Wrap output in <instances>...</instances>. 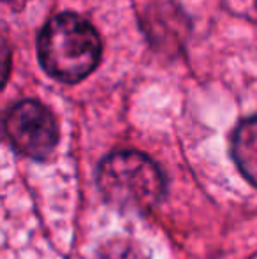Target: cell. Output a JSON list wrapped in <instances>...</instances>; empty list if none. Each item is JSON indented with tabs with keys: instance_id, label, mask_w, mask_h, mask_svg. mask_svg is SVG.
I'll return each mask as SVG.
<instances>
[{
	"instance_id": "obj_5",
	"label": "cell",
	"mask_w": 257,
	"mask_h": 259,
	"mask_svg": "<svg viewBox=\"0 0 257 259\" xmlns=\"http://www.w3.org/2000/svg\"><path fill=\"white\" fill-rule=\"evenodd\" d=\"M99 259H139V254L125 245V243H120V245L113 243L108 249H104V252L100 254Z\"/></svg>"
},
{
	"instance_id": "obj_1",
	"label": "cell",
	"mask_w": 257,
	"mask_h": 259,
	"mask_svg": "<svg viewBox=\"0 0 257 259\" xmlns=\"http://www.w3.org/2000/svg\"><path fill=\"white\" fill-rule=\"evenodd\" d=\"M102 52L97 30L78 14L52 18L39 35V62L49 76L78 83L97 67Z\"/></svg>"
},
{
	"instance_id": "obj_7",
	"label": "cell",
	"mask_w": 257,
	"mask_h": 259,
	"mask_svg": "<svg viewBox=\"0 0 257 259\" xmlns=\"http://www.w3.org/2000/svg\"><path fill=\"white\" fill-rule=\"evenodd\" d=\"M255 2H257V0H255Z\"/></svg>"
},
{
	"instance_id": "obj_2",
	"label": "cell",
	"mask_w": 257,
	"mask_h": 259,
	"mask_svg": "<svg viewBox=\"0 0 257 259\" xmlns=\"http://www.w3.org/2000/svg\"><path fill=\"white\" fill-rule=\"evenodd\" d=\"M97 184L106 201L122 210H150L164 196V178L157 164L132 150L108 155L99 166Z\"/></svg>"
},
{
	"instance_id": "obj_6",
	"label": "cell",
	"mask_w": 257,
	"mask_h": 259,
	"mask_svg": "<svg viewBox=\"0 0 257 259\" xmlns=\"http://www.w3.org/2000/svg\"><path fill=\"white\" fill-rule=\"evenodd\" d=\"M11 72V50L7 46L6 39L0 35V90L6 85Z\"/></svg>"
},
{
	"instance_id": "obj_3",
	"label": "cell",
	"mask_w": 257,
	"mask_h": 259,
	"mask_svg": "<svg viewBox=\"0 0 257 259\" xmlns=\"http://www.w3.org/2000/svg\"><path fill=\"white\" fill-rule=\"evenodd\" d=\"M4 131L14 150L30 159H46L55 150L59 127L55 116L37 101H21L7 113Z\"/></svg>"
},
{
	"instance_id": "obj_4",
	"label": "cell",
	"mask_w": 257,
	"mask_h": 259,
	"mask_svg": "<svg viewBox=\"0 0 257 259\" xmlns=\"http://www.w3.org/2000/svg\"><path fill=\"white\" fill-rule=\"evenodd\" d=\"M231 154L241 175L257 187V115L245 118L236 127Z\"/></svg>"
}]
</instances>
